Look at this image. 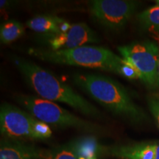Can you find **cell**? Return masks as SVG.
I'll use <instances>...</instances> for the list:
<instances>
[{
    "mask_svg": "<svg viewBox=\"0 0 159 159\" xmlns=\"http://www.w3.org/2000/svg\"><path fill=\"white\" fill-rule=\"evenodd\" d=\"M80 159L97 158V156L103 149L97 144L94 138H83L77 139L69 143Z\"/></svg>",
    "mask_w": 159,
    "mask_h": 159,
    "instance_id": "7c38bea8",
    "label": "cell"
},
{
    "mask_svg": "<svg viewBox=\"0 0 159 159\" xmlns=\"http://www.w3.org/2000/svg\"><path fill=\"white\" fill-rule=\"evenodd\" d=\"M0 130L6 139L43 140L50 138L52 132L49 125L29 112L8 103L0 107Z\"/></svg>",
    "mask_w": 159,
    "mask_h": 159,
    "instance_id": "5b68a950",
    "label": "cell"
},
{
    "mask_svg": "<svg viewBox=\"0 0 159 159\" xmlns=\"http://www.w3.org/2000/svg\"><path fill=\"white\" fill-rule=\"evenodd\" d=\"M29 29L42 33L52 35L66 30L71 25L61 18L52 15H39L32 18L26 23Z\"/></svg>",
    "mask_w": 159,
    "mask_h": 159,
    "instance_id": "30bf717a",
    "label": "cell"
},
{
    "mask_svg": "<svg viewBox=\"0 0 159 159\" xmlns=\"http://www.w3.org/2000/svg\"><path fill=\"white\" fill-rule=\"evenodd\" d=\"M121 57L132 66L140 80L150 89L158 88L159 44L145 40L118 47Z\"/></svg>",
    "mask_w": 159,
    "mask_h": 159,
    "instance_id": "8992f818",
    "label": "cell"
},
{
    "mask_svg": "<svg viewBox=\"0 0 159 159\" xmlns=\"http://www.w3.org/2000/svg\"><path fill=\"white\" fill-rule=\"evenodd\" d=\"M43 39L51 50L71 49L99 42L97 33L83 22L71 25L66 30L56 34L44 35Z\"/></svg>",
    "mask_w": 159,
    "mask_h": 159,
    "instance_id": "ba28073f",
    "label": "cell"
},
{
    "mask_svg": "<svg viewBox=\"0 0 159 159\" xmlns=\"http://www.w3.org/2000/svg\"><path fill=\"white\" fill-rule=\"evenodd\" d=\"M148 105L152 116L159 128V94H151L148 97Z\"/></svg>",
    "mask_w": 159,
    "mask_h": 159,
    "instance_id": "2e32d148",
    "label": "cell"
},
{
    "mask_svg": "<svg viewBox=\"0 0 159 159\" xmlns=\"http://www.w3.org/2000/svg\"><path fill=\"white\" fill-rule=\"evenodd\" d=\"M75 84L88 94L93 99L115 116L139 123L147 115L135 103L124 87L111 77L98 74H75Z\"/></svg>",
    "mask_w": 159,
    "mask_h": 159,
    "instance_id": "3957f363",
    "label": "cell"
},
{
    "mask_svg": "<svg viewBox=\"0 0 159 159\" xmlns=\"http://www.w3.org/2000/svg\"><path fill=\"white\" fill-rule=\"evenodd\" d=\"M94 159H97V158H94Z\"/></svg>",
    "mask_w": 159,
    "mask_h": 159,
    "instance_id": "ffe728a7",
    "label": "cell"
},
{
    "mask_svg": "<svg viewBox=\"0 0 159 159\" xmlns=\"http://www.w3.org/2000/svg\"><path fill=\"white\" fill-rule=\"evenodd\" d=\"M41 159H80L71 144L59 147L54 150H47V153Z\"/></svg>",
    "mask_w": 159,
    "mask_h": 159,
    "instance_id": "9a60e30c",
    "label": "cell"
},
{
    "mask_svg": "<svg viewBox=\"0 0 159 159\" xmlns=\"http://www.w3.org/2000/svg\"><path fill=\"white\" fill-rule=\"evenodd\" d=\"M155 2H156V5L158 6V7H159V0H157V1H155Z\"/></svg>",
    "mask_w": 159,
    "mask_h": 159,
    "instance_id": "d6986e66",
    "label": "cell"
},
{
    "mask_svg": "<svg viewBox=\"0 0 159 159\" xmlns=\"http://www.w3.org/2000/svg\"><path fill=\"white\" fill-rule=\"evenodd\" d=\"M29 54L47 62L111 71L130 80H140L139 73L122 57L110 49L97 46H83L71 49H29Z\"/></svg>",
    "mask_w": 159,
    "mask_h": 159,
    "instance_id": "6da1fadb",
    "label": "cell"
},
{
    "mask_svg": "<svg viewBox=\"0 0 159 159\" xmlns=\"http://www.w3.org/2000/svg\"><path fill=\"white\" fill-rule=\"evenodd\" d=\"M154 159H159V142L155 144V157Z\"/></svg>",
    "mask_w": 159,
    "mask_h": 159,
    "instance_id": "e0dca14e",
    "label": "cell"
},
{
    "mask_svg": "<svg viewBox=\"0 0 159 159\" xmlns=\"http://www.w3.org/2000/svg\"><path fill=\"white\" fill-rule=\"evenodd\" d=\"M24 25L16 20L4 22L0 27V41L1 43L8 44L16 41L25 34Z\"/></svg>",
    "mask_w": 159,
    "mask_h": 159,
    "instance_id": "4fadbf2b",
    "label": "cell"
},
{
    "mask_svg": "<svg viewBox=\"0 0 159 159\" xmlns=\"http://www.w3.org/2000/svg\"><path fill=\"white\" fill-rule=\"evenodd\" d=\"M157 42L159 44V39H157ZM158 87L159 88V66H158Z\"/></svg>",
    "mask_w": 159,
    "mask_h": 159,
    "instance_id": "ac0fdd59",
    "label": "cell"
},
{
    "mask_svg": "<svg viewBox=\"0 0 159 159\" xmlns=\"http://www.w3.org/2000/svg\"><path fill=\"white\" fill-rule=\"evenodd\" d=\"M15 63L29 86L41 98L68 105L81 114L99 119L102 113L74 89L50 71L26 60L18 58Z\"/></svg>",
    "mask_w": 159,
    "mask_h": 159,
    "instance_id": "7a4b0ae2",
    "label": "cell"
},
{
    "mask_svg": "<svg viewBox=\"0 0 159 159\" xmlns=\"http://www.w3.org/2000/svg\"><path fill=\"white\" fill-rule=\"evenodd\" d=\"M138 2L126 0H94L89 3V12L94 19L111 30L125 27L136 11Z\"/></svg>",
    "mask_w": 159,
    "mask_h": 159,
    "instance_id": "52a82bcc",
    "label": "cell"
},
{
    "mask_svg": "<svg viewBox=\"0 0 159 159\" xmlns=\"http://www.w3.org/2000/svg\"><path fill=\"white\" fill-rule=\"evenodd\" d=\"M140 25L144 28L159 33V7L155 5L145 10L138 16Z\"/></svg>",
    "mask_w": 159,
    "mask_h": 159,
    "instance_id": "5bb4252c",
    "label": "cell"
},
{
    "mask_svg": "<svg viewBox=\"0 0 159 159\" xmlns=\"http://www.w3.org/2000/svg\"><path fill=\"white\" fill-rule=\"evenodd\" d=\"M47 152L16 139H3L0 144V159H41Z\"/></svg>",
    "mask_w": 159,
    "mask_h": 159,
    "instance_id": "9c48e42d",
    "label": "cell"
},
{
    "mask_svg": "<svg viewBox=\"0 0 159 159\" xmlns=\"http://www.w3.org/2000/svg\"><path fill=\"white\" fill-rule=\"evenodd\" d=\"M156 143H141L116 146L108 151L111 156L121 159H154Z\"/></svg>",
    "mask_w": 159,
    "mask_h": 159,
    "instance_id": "8fae6325",
    "label": "cell"
},
{
    "mask_svg": "<svg viewBox=\"0 0 159 159\" xmlns=\"http://www.w3.org/2000/svg\"><path fill=\"white\" fill-rule=\"evenodd\" d=\"M15 99L27 112L47 125L62 128H72L87 132H97L99 128L75 116L54 102L32 95L19 94Z\"/></svg>",
    "mask_w": 159,
    "mask_h": 159,
    "instance_id": "277c9868",
    "label": "cell"
}]
</instances>
